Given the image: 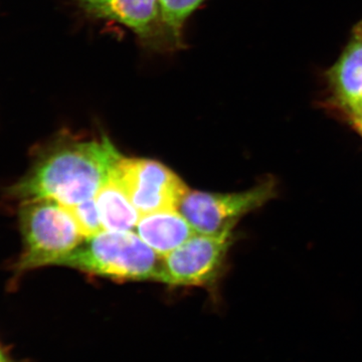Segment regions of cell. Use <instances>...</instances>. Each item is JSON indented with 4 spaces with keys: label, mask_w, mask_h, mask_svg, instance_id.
Instances as JSON below:
<instances>
[{
    "label": "cell",
    "mask_w": 362,
    "mask_h": 362,
    "mask_svg": "<svg viewBox=\"0 0 362 362\" xmlns=\"http://www.w3.org/2000/svg\"><path fill=\"white\" fill-rule=\"evenodd\" d=\"M121 157L108 136L86 137L62 131L35 151L30 168L6 188L4 197L18 206L39 199L74 206L95 197Z\"/></svg>",
    "instance_id": "6da1fadb"
},
{
    "label": "cell",
    "mask_w": 362,
    "mask_h": 362,
    "mask_svg": "<svg viewBox=\"0 0 362 362\" xmlns=\"http://www.w3.org/2000/svg\"><path fill=\"white\" fill-rule=\"evenodd\" d=\"M61 266L118 282H159L162 257L137 233L103 230L85 238Z\"/></svg>",
    "instance_id": "7a4b0ae2"
},
{
    "label": "cell",
    "mask_w": 362,
    "mask_h": 362,
    "mask_svg": "<svg viewBox=\"0 0 362 362\" xmlns=\"http://www.w3.org/2000/svg\"><path fill=\"white\" fill-rule=\"evenodd\" d=\"M23 247L13 265L14 280L49 266H61L85 239L69 209L59 202L39 199L18 204Z\"/></svg>",
    "instance_id": "3957f363"
},
{
    "label": "cell",
    "mask_w": 362,
    "mask_h": 362,
    "mask_svg": "<svg viewBox=\"0 0 362 362\" xmlns=\"http://www.w3.org/2000/svg\"><path fill=\"white\" fill-rule=\"evenodd\" d=\"M233 233H195L162 258L159 282L168 287H201L216 291L232 247Z\"/></svg>",
    "instance_id": "277c9868"
},
{
    "label": "cell",
    "mask_w": 362,
    "mask_h": 362,
    "mask_svg": "<svg viewBox=\"0 0 362 362\" xmlns=\"http://www.w3.org/2000/svg\"><path fill=\"white\" fill-rule=\"evenodd\" d=\"M113 177L141 216L178 209L190 190L175 171L153 159L122 156Z\"/></svg>",
    "instance_id": "5b68a950"
},
{
    "label": "cell",
    "mask_w": 362,
    "mask_h": 362,
    "mask_svg": "<svg viewBox=\"0 0 362 362\" xmlns=\"http://www.w3.org/2000/svg\"><path fill=\"white\" fill-rule=\"evenodd\" d=\"M273 194L272 183H263L237 194L189 190L178 211L197 233L204 235L233 233V228L243 216L263 206Z\"/></svg>",
    "instance_id": "8992f818"
},
{
    "label": "cell",
    "mask_w": 362,
    "mask_h": 362,
    "mask_svg": "<svg viewBox=\"0 0 362 362\" xmlns=\"http://www.w3.org/2000/svg\"><path fill=\"white\" fill-rule=\"evenodd\" d=\"M88 18L110 21L129 28L145 47L180 49L162 18L159 0H71Z\"/></svg>",
    "instance_id": "52a82bcc"
},
{
    "label": "cell",
    "mask_w": 362,
    "mask_h": 362,
    "mask_svg": "<svg viewBox=\"0 0 362 362\" xmlns=\"http://www.w3.org/2000/svg\"><path fill=\"white\" fill-rule=\"evenodd\" d=\"M136 233L159 256H168L197 233L178 209L143 214Z\"/></svg>",
    "instance_id": "ba28073f"
},
{
    "label": "cell",
    "mask_w": 362,
    "mask_h": 362,
    "mask_svg": "<svg viewBox=\"0 0 362 362\" xmlns=\"http://www.w3.org/2000/svg\"><path fill=\"white\" fill-rule=\"evenodd\" d=\"M338 101L351 110L362 100V23L354 28L349 45L329 74Z\"/></svg>",
    "instance_id": "9c48e42d"
},
{
    "label": "cell",
    "mask_w": 362,
    "mask_h": 362,
    "mask_svg": "<svg viewBox=\"0 0 362 362\" xmlns=\"http://www.w3.org/2000/svg\"><path fill=\"white\" fill-rule=\"evenodd\" d=\"M95 202L105 230L132 232L137 226L141 214L113 175L100 188Z\"/></svg>",
    "instance_id": "30bf717a"
},
{
    "label": "cell",
    "mask_w": 362,
    "mask_h": 362,
    "mask_svg": "<svg viewBox=\"0 0 362 362\" xmlns=\"http://www.w3.org/2000/svg\"><path fill=\"white\" fill-rule=\"evenodd\" d=\"M206 0H159L162 18L178 47L183 45V28L188 18Z\"/></svg>",
    "instance_id": "8fae6325"
},
{
    "label": "cell",
    "mask_w": 362,
    "mask_h": 362,
    "mask_svg": "<svg viewBox=\"0 0 362 362\" xmlns=\"http://www.w3.org/2000/svg\"><path fill=\"white\" fill-rule=\"evenodd\" d=\"M85 238L103 232L104 226L98 211L95 197L78 202L74 206H66Z\"/></svg>",
    "instance_id": "7c38bea8"
},
{
    "label": "cell",
    "mask_w": 362,
    "mask_h": 362,
    "mask_svg": "<svg viewBox=\"0 0 362 362\" xmlns=\"http://www.w3.org/2000/svg\"><path fill=\"white\" fill-rule=\"evenodd\" d=\"M351 112L352 114H354V121H356L357 127H358L362 132V100L354 108L351 109Z\"/></svg>",
    "instance_id": "4fadbf2b"
},
{
    "label": "cell",
    "mask_w": 362,
    "mask_h": 362,
    "mask_svg": "<svg viewBox=\"0 0 362 362\" xmlns=\"http://www.w3.org/2000/svg\"><path fill=\"white\" fill-rule=\"evenodd\" d=\"M0 362H11L9 359L7 358L6 354H4L1 349H0Z\"/></svg>",
    "instance_id": "5bb4252c"
}]
</instances>
